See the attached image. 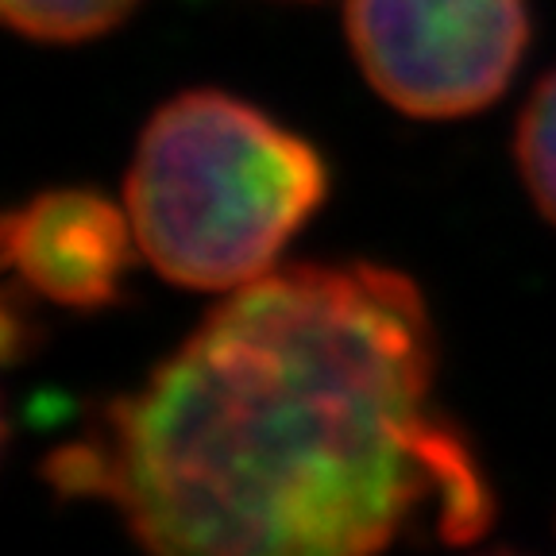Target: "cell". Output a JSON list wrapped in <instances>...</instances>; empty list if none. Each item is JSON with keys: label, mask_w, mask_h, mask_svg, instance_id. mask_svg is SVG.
Segmentation results:
<instances>
[{"label": "cell", "mask_w": 556, "mask_h": 556, "mask_svg": "<svg viewBox=\"0 0 556 556\" xmlns=\"http://www.w3.org/2000/svg\"><path fill=\"white\" fill-rule=\"evenodd\" d=\"M151 553L471 545L495 498L437 406L426 298L379 263H294L228 298L43 460Z\"/></svg>", "instance_id": "obj_1"}, {"label": "cell", "mask_w": 556, "mask_h": 556, "mask_svg": "<svg viewBox=\"0 0 556 556\" xmlns=\"http://www.w3.org/2000/svg\"><path fill=\"white\" fill-rule=\"evenodd\" d=\"M329 190L321 155L255 104L190 89L155 109L124 178L143 260L174 287L263 278Z\"/></svg>", "instance_id": "obj_2"}, {"label": "cell", "mask_w": 556, "mask_h": 556, "mask_svg": "<svg viewBox=\"0 0 556 556\" xmlns=\"http://www.w3.org/2000/svg\"><path fill=\"white\" fill-rule=\"evenodd\" d=\"M344 27L375 93L417 121L486 109L530 43L526 0H344Z\"/></svg>", "instance_id": "obj_3"}, {"label": "cell", "mask_w": 556, "mask_h": 556, "mask_svg": "<svg viewBox=\"0 0 556 556\" xmlns=\"http://www.w3.org/2000/svg\"><path fill=\"white\" fill-rule=\"evenodd\" d=\"M131 236V220L93 190L35 193L0 225L4 263L66 309H104L121 298Z\"/></svg>", "instance_id": "obj_4"}, {"label": "cell", "mask_w": 556, "mask_h": 556, "mask_svg": "<svg viewBox=\"0 0 556 556\" xmlns=\"http://www.w3.org/2000/svg\"><path fill=\"white\" fill-rule=\"evenodd\" d=\"M139 0H0L4 24L35 43H86L113 31Z\"/></svg>", "instance_id": "obj_5"}, {"label": "cell", "mask_w": 556, "mask_h": 556, "mask_svg": "<svg viewBox=\"0 0 556 556\" xmlns=\"http://www.w3.org/2000/svg\"><path fill=\"white\" fill-rule=\"evenodd\" d=\"M514 159L538 208L556 225V70L533 86L514 131Z\"/></svg>", "instance_id": "obj_6"}]
</instances>
